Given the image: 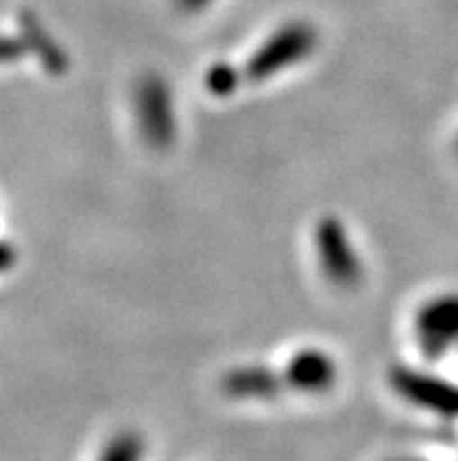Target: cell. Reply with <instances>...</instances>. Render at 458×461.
Returning <instances> with one entry per match:
<instances>
[{
  "instance_id": "6da1fadb",
  "label": "cell",
  "mask_w": 458,
  "mask_h": 461,
  "mask_svg": "<svg viewBox=\"0 0 458 461\" xmlns=\"http://www.w3.org/2000/svg\"><path fill=\"white\" fill-rule=\"evenodd\" d=\"M313 47H316V29L311 23H285L269 35L267 42L257 47V52L250 57L248 66H246V76L256 82L267 80V77L276 76L279 70L300 64L313 52Z\"/></svg>"
},
{
  "instance_id": "7a4b0ae2",
  "label": "cell",
  "mask_w": 458,
  "mask_h": 461,
  "mask_svg": "<svg viewBox=\"0 0 458 461\" xmlns=\"http://www.w3.org/2000/svg\"><path fill=\"white\" fill-rule=\"evenodd\" d=\"M313 244L319 253L323 275L335 284L337 288H355L363 279V260L358 251L348 240L339 218H323L316 225Z\"/></svg>"
},
{
  "instance_id": "3957f363",
  "label": "cell",
  "mask_w": 458,
  "mask_h": 461,
  "mask_svg": "<svg viewBox=\"0 0 458 461\" xmlns=\"http://www.w3.org/2000/svg\"><path fill=\"white\" fill-rule=\"evenodd\" d=\"M136 117L143 139L155 148H166L174 143L175 124L174 96L166 82L159 76H146L136 87Z\"/></svg>"
},
{
  "instance_id": "277c9868",
  "label": "cell",
  "mask_w": 458,
  "mask_h": 461,
  "mask_svg": "<svg viewBox=\"0 0 458 461\" xmlns=\"http://www.w3.org/2000/svg\"><path fill=\"white\" fill-rule=\"evenodd\" d=\"M391 386L407 403L442 417H458V386L414 368L391 370Z\"/></svg>"
},
{
  "instance_id": "5b68a950",
  "label": "cell",
  "mask_w": 458,
  "mask_h": 461,
  "mask_svg": "<svg viewBox=\"0 0 458 461\" xmlns=\"http://www.w3.org/2000/svg\"><path fill=\"white\" fill-rule=\"evenodd\" d=\"M418 347L428 358H440L458 342V295L428 300L417 314Z\"/></svg>"
},
{
  "instance_id": "8992f818",
  "label": "cell",
  "mask_w": 458,
  "mask_h": 461,
  "mask_svg": "<svg viewBox=\"0 0 458 461\" xmlns=\"http://www.w3.org/2000/svg\"><path fill=\"white\" fill-rule=\"evenodd\" d=\"M283 380L297 392L323 393L335 384L337 363L320 349H302L288 361Z\"/></svg>"
},
{
  "instance_id": "52a82bcc",
  "label": "cell",
  "mask_w": 458,
  "mask_h": 461,
  "mask_svg": "<svg viewBox=\"0 0 458 461\" xmlns=\"http://www.w3.org/2000/svg\"><path fill=\"white\" fill-rule=\"evenodd\" d=\"M281 384H285L283 377L265 366H238L222 380L227 396L244 401H269L281 392Z\"/></svg>"
},
{
  "instance_id": "ba28073f",
  "label": "cell",
  "mask_w": 458,
  "mask_h": 461,
  "mask_svg": "<svg viewBox=\"0 0 458 461\" xmlns=\"http://www.w3.org/2000/svg\"><path fill=\"white\" fill-rule=\"evenodd\" d=\"M22 38L26 41L31 52L38 54L40 64L45 66L49 73H64L68 68V57L66 52L58 47V42L52 41V35L42 29V23L38 22L31 14H23L22 17Z\"/></svg>"
},
{
  "instance_id": "9c48e42d",
  "label": "cell",
  "mask_w": 458,
  "mask_h": 461,
  "mask_svg": "<svg viewBox=\"0 0 458 461\" xmlns=\"http://www.w3.org/2000/svg\"><path fill=\"white\" fill-rule=\"evenodd\" d=\"M143 459V440L139 433L124 431L105 445L99 461H140Z\"/></svg>"
},
{
  "instance_id": "30bf717a",
  "label": "cell",
  "mask_w": 458,
  "mask_h": 461,
  "mask_svg": "<svg viewBox=\"0 0 458 461\" xmlns=\"http://www.w3.org/2000/svg\"><path fill=\"white\" fill-rule=\"evenodd\" d=\"M238 85V73L229 64H215L206 76V87L215 96H227L232 94Z\"/></svg>"
},
{
  "instance_id": "8fae6325",
  "label": "cell",
  "mask_w": 458,
  "mask_h": 461,
  "mask_svg": "<svg viewBox=\"0 0 458 461\" xmlns=\"http://www.w3.org/2000/svg\"><path fill=\"white\" fill-rule=\"evenodd\" d=\"M178 3L180 10H185V12H199L203 10V7L209 5L211 0H175Z\"/></svg>"
}]
</instances>
